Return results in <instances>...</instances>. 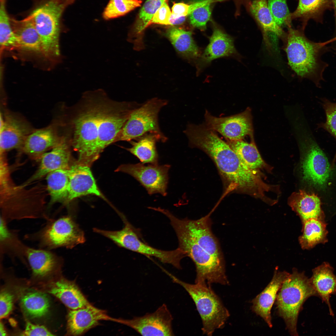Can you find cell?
<instances>
[{
    "label": "cell",
    "instance_id": "15",
    "mask_svg": "<svg viewBox=\"0 0 336 336\" xmlns=\"http://www.w3.org/2000/svg\"><path fill=\"white\" fill-rule=\"evenodd\" d=\"M204 124L209 129L217 132L226 140H240L247 136L253 137V128L250 110L235 115L216 117L206 110L204 115Z\"/></svg>",
    "mask_w": 336,
    "mask_h": 336
},
{
    "label": "cell",
    "instance_id": "19",
    "mask_svg": "<svg viewBox=\"0 0 336 336\" xmlns=\"http://www.w3.org/2000/svg\"><path fill=\"white\" fill-rule=\"evenodd\" d=\"M112 318L105 310L91 304L83 308L70 310L67 316L68 334L73 336L82 335L97 326L100 321H112Z\"/></svg>",
    "mask_w": 336,
    "mask_h": 336
},
{
    "label": "cell",
    "instance_id": "22",
    "mask_svg": "<svg viewBox=\"0 0 336 336\" xmlns=\"http://www.w3.org/2000/svg\"><path fill=\"white\" fill-rule=\"evenodd\" d=\"M26 257L33 274L39 277L58 272L63 262V257L52 250L30 246L27 248Z\"/></svg>",
    "mask_w": 336,
    "mask_h": 336
},
{
    "label": "cell",
    "instance_id": "2",
    "mask_svg": "<svg viewBox=\"0 0 336 336\" xmlns=\"http://www.w3.org/2000/svg\"><path fill=\"white\" fill-rule=\"evenodd\" d=\"M204 124H189L185 134L191 147L201 149L213 160L222 175L236 190L262 195L269 185L262 180L257 170L245 164L226 142Z\"/></svg>",
    "mask_w": 336,
    "mask_h": 336
},
{
    "label": "cell",
    "instance_id": "43",
    "mask_svg": "<svg viewBox=\"0 0 336 336\" xmlns=\"http://www.w3.org/2000/svg\"><path fill=\"white\" fill-rule=\"evenodd\" d=\"M172 13L166 0L154 14L148 26L153 23L170 25V19Z\"/></svg>",
    "mask_w": 336,
    "mask_h": 336
},
{
    "label": "cell",
    "instance_id": "37",
    "mask_svg": "<svg viewBox=\"0 0 336 336\" xmlns=\"http://www.w3.org/2000/svg\"><path fill=\"white\" fill-rule=\"evenodd\" d=\"M5 1H0V45L1 50L16 49V40L12 29L10 18L5 9Z\"/></svg>",
    "mask_w": 336,
    "mask_h": 336
},
{
    "label": "cell",
    "instance_id": "42",
    "mask_svg": "<svg viewBox=\"0 0 336 336\" xmlns=\"http://www.w3.org/2000/svg\"><path fill=\"white\" fill-rule=\"evenodd\" d=\"M322 105L324 110L326 121L320 124V127L323 128L332 135L336 140V103L330 102L325 99L323 100ZM336 159V153L333 161L334 166Z\"/></svg>",
    "mask_w": 336,
    "mask_h": 336
},
{
    "label": "cell",
    "instance_id": "4",
    "mask_svg": "<svg viewBox=\"0 0 336 336\" xmlns=\"http://www.w3.org/2000/svg\"><path fill=\"white\" fill-rule=\"evenodd\" d=\"M288 28L285 50L289 65L299 76L310 78L317 84L324 68L320 55L325 44L311 41L301 30Z\"/></svg>",
    "mask_w": 336,
    "mask_h": 336
},
{
    "label": "cell",
    "instance_id": "31",
    "mask_svg": "<svg viewBox=\"0 0 336 336\" xmlns=\"http://www.w3.org/2000/svg\"><path fill=\"white\" fill-rule=\"evenodd\" d=\"M303 234L299 240L301 248L309 249L327 241L328 231L324 219H311L303 223Z\"/></svg>",
    "mask_w": 336,
    "mask_h": 336
},
{
    "label": "cell",
    "instance_id": "34",
    "mask_svg": "<svg viewBox=\"0 0 336 336\" xmlns=\"http://www.w3.org/2000/svg\"><path fill=\"white\" fill-rule=\"evenodd\" d=\"M226 140L242 162L249 168L257 170L266 166L252 138L250 143L243 140Z\"/></svg>",
    "mask_w": 336,
    "mask_h": 336
},
{
    "label": "cell",
    "instance_id": "5",
    "mask_svg": "<svg viewBox=\"0 0 336 336\" xmlns=\"http://www.w3.org/2000/svg\"><path fill=\"white\" fill-rule=\"evenodd\" d=\"M316 293L309 279L303 272L293 269L283 282L276 299L278 315L284 320L286 328L292 336H298V317L302 306L309 297Z\"/></svg>",
    "mask_w": 336,
    "mask_h": 336
},
{
    "label": "cell",
    "instance_id": "11",
    "mask_svg": "<svg viewBox=\"0 0 336 336\" xmlns=\"http://www.w3.org/2000/svg\"><path fill=\"white\" fill-rule=\"evenodd\" d=\"M167 103L166 100L154 98L133 110L115 142L130 141L148 133L163 135L159 128L158 116L161 109Z\"/></svg>",
    "mask_w": 336,
    "mask_h": 336
},
{
    "label": "cell",
    "instance_id": "27",
    "mask_svg": "<svg viewBox=\"0 0 336 336\" xmlns=\"http://www.w3.org/2000/svg\"><path fill=\"white\" fill-rule=\"evenodd\" d=\"M289 204L300 217L302 223L311 219H324L320 199L314 193L300 190L292 195Z\"/></svg>",
    "mask_w": 336,
    "mask_h": 336
},
{
    "label": "cell",
    "instance_id": "25",
    "mask_svg": "<svg viewBox=\"0 0 336 336\" xmlns=\"http://www.w3.org/2000/svg\"><path fill=\"white\" fill-rule=\"evenodd\" d=\"M8 223L0 217V259L6 255L12 260L18 259L28 264L26 254L29 246L20 239L17 231L9 228Z\"/></svg>",
    "mask_w": 336,
    "mask_h": 336
},
{
    "label": "cell",
    "instance_id": "28",
    "mask_svg": "<svg viewBox=\"0 0 336 336\" xmlns=\"http://www.w3.org/2000/svg\"><path fill=\"white\" fill-rule=\"evenodd\" d=\"M48 292L70 310L83 308L91 304L74 282L64 278L53 283Z\"/></svg>",
    "mask_w": 336,
    "mask_h": 336
},
{
    "label": "cell",
    "instance_id": "53",
    "mask_svg": "<svg viewBox=\"0 0 336 336\" xmlns=\"http://www.w3.org/2000/svg\"><path fill=\"white\" fill-rule=\"evenodd\" d=\"M5 0H0V1H5Z\"/></svg>",
    "mask_w": 336,
    "mask_h": 336
},
{
    "label": "cell",
    "instance_id": "40",
    "mask_svg": "<svg viewBox=\"0 0 336 336\" xmlns=\"http://www.w3.org/2000/svg\"><path fill=\"white\" fill-rule=\"evenodd\" d=\"M221 0H207L204 4L196 8L189 15L190 24L202 31L206 29L207 24L211 15V5L216 1Z\"/></svg>",
    "mask_w": 336,
    "mask_h": 336
},
{
    "label": "cell",
    "instance_id": "51",
    "mask_svg": "<svg viewBox=\"0 0 336 336\" xmlns=\"http://www.w3.org/2000/svg\"><path fill=\"white\" fill-rule=\"evenodd\" d=\"M235 2H240L244 1L246 0H232Z\"/></svg>",
    "mask_w": 336,
    "mask_h": 336
},
{
    "label": "cell",
    "instance_id": "46",
    "mask_svg": "<svg viewBox=\"0 0 336 336\" xmlns=\"http://www.w3.org/2000/svg\"><path fill=\"white\" fill-rule=\"evenodd\" d=\"M23 336H52L54 334L44 326L33 324L30 322L26 323L25 330L22 333Z\"/></svg>",
    "mask_w": 336,
    "mask_h": 336
},
{
    "label": "cell",
    "instance_id": "39",
    "mask_svg": "<svg viewBox=\"0 0 336 336\" xmlns=\"http://www.w3.org/2000/svg\"><path fill=\"white\" fill-rule=\"evenodd\" d=\"M166 0H147L140 11L134 26L137 33L142 32L149 25L154 14Z\"/></svg>",
    "mask_w": 336,
    "mask_h": 336
},
{
    "label": "cell",
    "instance_id": "45",
    "mask_svg": "<svg viewBox=\"0 0 336 336\" xmlns=\"http://www.w3.org/2000/svg\"><path fill=\"white\" fill-rule=\"evenodd\" d=\"M195 6L193 2L190 4L183 2L174 3L172 8L171 17L176 19L180 17L189 15L194 9Z\"/></svg>",
    "mask_w": 336,
    "mask_h": 336
},
{
    "label": "cell",
    "instance_id": "24",
    "mask_svg": "<svg viewBox=\"0 0 336 336\" xmlns=\"http://www.w3.org/2000/svg\"><path fill=\"white\" fill-rule=\"evenodd\" d=\"M62 137L58 135L55 127L50 125L32 131L27 137L21 147L26 153L38 157L57 144Z\"/></svg>",
    "mask_w": 336,
    "mask_h": 336
},
{
    "label": "cell",
    "instance_id": "7",
    "mask_svg": "<svg viewBox=\"0 0 336 336\" xmlns=\"http://www.w3.org/2000/svg\"><path fill=\"white\" fill-rule=\"evenodd\" d=\"M170 276L173 281L182 286L194 302L202 319L203 334L211 336L216 329L224 326L229 313L210 284L206 282L191 284Z\"/></svg>",
    "mask_w": 336,
    "mask_h": 336
},
{
    "label": "cell",
    "instance_id": "13",
    "mask_svg": "<svg viewBox=\"0 0 336 336\" xmlns=\"http://www.w3.org/2000/svg\"><path fill=\"white\" fill-rule=\"evenodd\" d=\"M173 319L167 306L163 304L153 312L130 319L113 318L112 321L128 326L142 336H174Z\"/></svg>",
    "mask_w": 336,
    "mask_h": 336
},
{
    "label": "cell",
    "instance_id": "20",
    "mask_svg": "<svg viewBox=\"0 0 336 336\" xmlns=\"http://www.w3.org/2000/svg\"><path fill=\"white\" fill-rule=\"evenodd\" d=\"M289 274L286 271H280L276 269L269 284L252 301V311L261 317L270 328L273 326L272 308L279 289Z\"/></svg>",
    "mask_w": 336,
    "mask_h": 336
},
{
    "label": "cell",
    "instance_id": "50",
    "mask_svg": "<svg viewBox=\"0 0 336 336\" xmlns=\"http://www.w3.org/2000/svg\"><path fill=\"white\" fill-rule=\"evenodd\" d=\"M65 2H66L70 3L71 4H72L74 2L75 0H62Z\"/></svg>",
    "mask_w": 336,
    "mask_h": 336
},
{
    "label": "cell",
    "instance_id": "48",
    "mask_svg": "<svg viewBox=\"0 0 336 336\" xmlns=\"http://www.w3.org/2000/svg\"><path fill=\"white\" fill-rule=\"evenodd\" d=\"M4 325L1 322L0 324V336H5L7 335Z\"/></svg>",
    "mask_w": 336,
    "mask_h": 336
},
{
    "label": "cell",
    "instance_id": "17",
    "mask_svg": "<svg viewBox=\"0 0 336 336\" xmlns=\"http://www.w3.org/2000/svg\"><path fill=\"white\" fill-rule=\"evenodd\" d=\"M68 195L66 204L77 198L89 194L106 199L98 188L90 166L77 162L69 169Z\"/></svg>",
    "mask_w": 336,
    "mask_h": 336
},
{
    "label": "cell",
    "instance_id": "1",
    "mask_svg": "<svg viewBox=\"0 0 336 336\" xmlns=\"http://www.w3.org/2000/svg\"><path fill=\"white\" fill-rule=\"evenodd\" d=\"M162 213L169 220L175 231L178 248L195 264V282L228 284L224 256L219 241L212 231L210 215L193 220L179 218L166 209Z\"/></svg>",
    "mask_w": 336,
    "mask_h": 336
},
{
    "label": "cell",
    "instance_id": "52",
    "mask_svg": "<svg viewBox=\"0 0 336 336\" xmlns=\"http://www.w3.org/2000/svg\"><path fill=\"white\" fill-rule=\"evenodd\" d=\"M333 40H336V37L335 38H334V39H333Z\"/></svg>",
    "mask_w": 336,
    "mask_h": 336
},
{
    "label": "cell",
    "instance_id": "23",
    "mask_svg": "<svg viewBox=\"0 0 336 336\" xmlns=\"http://www.w3.org/2000/svg\"><path fill=\"white\" fill-rule=\"evenodd\" d=\"M10 21L16 38V50L42 55L40 36L31 19L28 16L20 21L11 19Z\"/></svg>",
    "mask_w": 336,
    "mask_h": 336
},
{
    "label": "cell",
    "instance_id": "6",
    "mask_svg": "<svg viewBox=\"0 0 336 336\" xmlns=\"http://www.w3.org/2000/svg\"><path fill=\"white\" fill-rule=\"evenodd\" d=\"M70 4L62 0H47L28 16L40 36L42 56L52 63L57 62L60 56L61 19L65 9Z\"/></svg>",
    "mask_w": 336,
    "mask_h": 336
},
{
    "label": "cell",
    "instance_id": "16",
    "mask_svg": "<svg viewBox=\"0 0 336 336\" xmlns=\"http://www.w3.org/2000/svg\"><path fill=\"white\" fill-rule=\"evenodd\" d=\"M0 152L1 155L11 150L21 148L28 135L32 132L30 125L15 115H0Z\"/></svg>",
    "mask_w": 336,
    "mask_h": 336
},
{
    "label": "cell",
    "instance_id": "44",
    "mask_svg": "<svg viewBox=\"0 0 336 336\" xmlns=\"http://www.w3.org/2000/svg\"><path fill=\"white\" fill-rule=\"evenodd\" d=\"M13 296L10 292L4 291L0 295V318L7 317L12 309Z\"/></svg>",
    "mask_w": 336,
    "mask_h": 336
},
{
    "label": "cell",
    "instance_id": "47",
    "mask_svg": "<svg viewBox=\"0 0 336 336\" xmlns=\"http://www.w3.org/2000/svg\"><path fill=\"white\" fill-rule=\"evenodd\" d=\"M186 16H183L176 19L173 18L171 16L170 19V25H177L182 24L185 21Z\"/></svg>",
    "mask_w": 336,
    "mask_h": 336
},
{
    "label": "cell",
    "instance_id": "12",
    "mask_svg": "<svg viewBox=\"0 0 336 336\" xmlns=\"http://www.w3.org/2000/svg\"><path fill=\"white\" fill-rule=\"evenodd\" d=\"M140 105L134 102L108 103L99 127L97 150L99 156L104 148L115 142L130 114Z\"/></svg>",
    "mask_w": 336,
    "mask_h": 336
},
{
    "label": "cell",
    "instance_id": "29",
    "mask_svg": "<svg viewBox=\"0 0 336 336\" xmlns=\"http://www.w3.org/2000/svg\"><path fill=\"white\" fill-rule=\"evenodd\" d=\"M131 140V147L126 149L137 157L142 163L158 164V156L156 142H165L167 138L164 135L153 133L146 134Z\"/></svg>",
    "mask_w": 336,
    "mask_h": 336
},
{
    "label": "cell",
    "instance_id": "10",
    "mask_svg": "<svg viewBox=\"0 0 336 336\" xmlns=\"http://www.w3.org/2000/svg\"><path fill=\"white\" fill-rule=\"evenodd\" d=\"M301 132L299 139L303 152V179L315 188L324 190L331 175L328 158L312 134L306 130Z\"/></svg>",
    "mask_w": 336,
    "mask_h": 336
},
{
    "label": "cell",
    "instance_id": "18",
    "mask_svg": "<svg viewBox=\"0 0 336 336\" xmlns=\"http://www.w3.org/2000/svg\"><path fill=\"white\" fill-rule=\"evenodd\" d=\"M40 158V161L38 169L26 184L39 180L53 171L70 168L71 153L66 138L62 137L50 151L45 152Z\"/></svg>",
    "mask_w": 336,
    "mask_h": 336
},
{
    "label": "cell",
    "instance_id": "3",
    "mask_svg": "<svg viewBox=\"0 0 336 336\" xmlns=\"http://www.w3.org/2000/svg\"><path fill=\"white\" fill-rule=\"evenodd\" d=\"M107 103L91 100L74 119L72 143L80 164L90 166L99 156L97 150L99 127Z\"/></svg>",
    "mask_w": 336,
    "mask_h": 336
},
{
    "label": "cell",
    "instance_id": "14",
    "mask_svg": "<svg viewBox=\"0 0 336 336\" xmlns=\"http://www.w3.org/2000/svg\"><path fill=\"white\" fill-rule=\"evenodd\" d=\"M170 167L168 164L146 166L139 163L122 165L116 171L132 176L141 184L149 194L159 193L165 196L167 194L168 172Z\"/></svg>",
    "mask_w": 336,
    "mask_h": 336
},
{
    "label": "cell",
    "instance_id": "30",
    "mask_svg": "<svg viewBox=\"0 0 336 336\" xmlns=\"http://www.w3.org/2000/svg\"><path fill=\"white\" fill-rule=\"evenodd\" d=\"M166 37L177 51L187 58L196 59L199 55L198 48L192 37V33L175 26L166 31Z\"/></svg>",
    "mask_w": 336,
    "mask_h": 336
},
{
    "label": "cell",
    "instance_id": "49",
    "mask_svg": "<svg viewBox=\"0 0 336 336\" xmlns=\"http://www.w3.org/2000/svg\"><path fill=\"white\" fill-rule=\"evenodd\" d=\"M333 6L334 7V17L335 22L336 26V0H332Z\"/></svg>",
    "mask_w": 336,
    "mask_h": 336
},
{
    "label": "cell",
    "instance_id": "8",
    "mask_svg": "<svg viewBox=\"0 0 336 336\" xmlns=\"http://www.w3.org/2000/svg\"><path fill=\"white\" fill-rule=\"evenodd\" d=\"M44 226L25 239L36 242L39 248L52 250L60 248L71 249L86 241L85 234L71 215L57 219L49 218Z\"/></svg>",
    "mask_w": 336,
    "mask_h": 336
},
{
    "label": "cell",
    "instance_id": "21",
    "mask_svg": "<svg viewBox=\"0 0 336 336\" xmlns=\"http://www.w3.org/2000/svg\"><path fill=\"white\" fill-rule=\"evenodd\" d=\"M236 54L233 39L220 27L214 26L209 44L199 58L197 68L199 71L216 59Z\"/></svg>",
    "mask_w": 336,
    "mask_h": 336
},
{
    "label": "cell",
    "instance_id": "33",
    "mask_svg": "<svg viewBox=\"0 0 336 336\" xmlns=\"http://www.w3.org/2000/svg\"><path fill=\"white\" fill-rule=\"evenodd\" d=\"M60 169L46 175L47 189L50 196V204L66 203L68 195L69 170Z\"/></svg>",
    "mask_w": 336,
    "mask_h": 336
},
{
    "label": "cell",
    "instance_id": "32",
    "mask_svg": "<svg viewBox=\"0 0 336 336\" xmlns=\"http://www.w3.org/2000/svg\"><path fill=\"white\" fill-rule=\"evenodd\" d=\"M250 11L263 30L264 40L267 43V34L272 32L280 37L284 34L275 21L266 0H254L251 3Z\"/></svg>",
    "mask_w": 336,
    "mask_h": 336
},
{
    "label": "cell",
    "instance_id": "41",
    "mask_svg": "<svg viewBox=\"0 0 336 336\" xmlns=\"http://www.w3.org/2000/svg\"><path fill=\"white\" fill-rule=\"evenodd\" d=\"M268 6L276 23L291 27L292 20L286 0H268Z\"/></svg>",
    "mask_w": 336,
    "mask_h": 336
},
{
    "label": "cell",
    "instance_id": "36",
    "mask_svg": "<svg viewBox=\"0 0 336 336\" xmlns=\"http://www.w3.org/2000/svg\"><path fill=\"white\" fill-rule=\"evenodd\" d=\"M332 5V0H299L297 8L291 14V19L319 20L324 11Z\"/></svg>",
    "mask_w": 336,
    "mask_h": 336
},
{
    "label": "cell",
    "instance_id": "9",
    "mask_svg": "<svg viewBox=\"0 0 336 336\" xmlns=\"http://www.w3.org/2000/svg\"><path fill=\"white\" fill-rule=\"evenodd\" d=\"M119 214L124 224L122 229L110 231L95 228L94 231L110 239L119 247L147 257H154L163 263L181 269L180 261L185 256L180 249L178 247L166 251L150 246L142 240L139 230L134 227L123 214Z\"/></svg>",
    "mask_w": 336,
    "mask_h": 336
},
{
    "label": "cell",
    "instance_id": "26",
    "mask_svg": "<svg viewBox=\"0 0 336 336\" xmlns=\"http://www.w3.org/2000/svg\"><path fill=\"white\" fill-rule=\"evenodd\" d=\"M310 278L317 296H319L329 307L331 315H333L329 302L331 295L336 293V276L333 268L326 262L315 268Z\"/></svg>",
    "mask_w": 336,
    "mask_h": 336
},
{
    "label": "cell",
    "instance_id": "38",
    "mask_svg": "<svg viewBox=\"0 0 336 336\" xmlns=\"http://www.w3.org/2000/svg\"><path fill=\"white\" fill-rule=\"evenodd\" d=\"M140 0H109L102 14L105 20L125 15L141 5Z\"/></svg>",
    "mask_w": 336,
    "mask_h": 336
},
{
    "label": "cell",
    "instance_id": "35",
    "mask_svg": "<svg viewBox=\"0 0 336 336\" xmlns=\"http://www.w3.org/2000/svg\"><path fill=\"white\" fill-rule=\"evenodd\" d=\"M21 304L26 314L32 318L44 316L49 307V300L42 292L30 291L26 293L21 299Z\"/></svg>",
    "mask_w": 336,
    "mask_h": 336
}]
</instances>
